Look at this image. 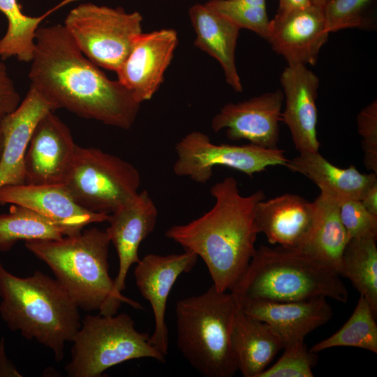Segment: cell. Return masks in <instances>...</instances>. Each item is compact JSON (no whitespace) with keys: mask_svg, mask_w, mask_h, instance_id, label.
<instances>
[{"mask_svg":"<svg viewBox=\"0 0 377 377\" xmlns=\"http://www.w3.org/2000/svg\"><path fill=\"white\" fill-rule=\"evenodd\" d=\"M285 101L281 121L290 132L300 153L318 151L316 99L319 77L306 66L288 64L280 77Z\"/></svg>","mask_w":377,"mask_h":377,"instance_id":"e0dca14e","label":"cell"},{"mask_svg":"<svg viewBox=\"0 0 377 377\" xmlns=\"http://www.w3.org/2000/svg\"><path fill=\"white\" fill-rule=\"evenodd\" d=\"M198 258L196 254L188 251L165 256L149 253L140 260L134 270L136 286L149 302L154 314V330L150 341L165 356L169 346L165 322L168 298L178 277L191 270Z\"/></svg>","mask_w":377,"mask_h":377,"instance_id":"5bb4252c","label":"cell"},{"mask_svg":"<svg viewBox=\"0 0 377 377\" xmlns=\"http://www.w3.org/2000/svg\"><path fill=\"white\" fill-rule=\"evenodd\" d=\"M322 8L315 5L284 13H276L269 20L267 41L288 64L313 66L327 41Z\"/></svg>","mask_w":377,"mask_h":377,"instance_id":"9a60e30c","label":"cell"},{"mask_svg":"<svg viewBox=\"0 0 377 377\" xmlns=\"http://www.w3.org/2000/svg\"><path fill=\"white\" fill-rule=\"evenodd\" d=\"M64 184L82 207L110 214L137 195L140 175L131 163L117 156L77 145Z\"/></svg>","mask_w":377,"mask_h":377,"instance_id":"ba28073f","label":"cell"},{"mask_svg":"<svg viewBox=\"0 0 377 377\" xmlns=\"http://www.w3.org/2000/svg\"><path fill=\"white\" fill-rule=\"evenodd\" d=\"M238 304L246 314L267 323L283 348L304 341L309 333L332 316V307L325 297L285 302L249 300Z\"/></svg>","mask_w":377,"mask_h":377,"instance_id":"d6986e66","label":"cell"},{"mask_svg":"<svg viewBox=\"0 0 377 377\" xmlns=\"http://www.w3.org/2000/svg\"><path fill=\"white\" fill-rule=\"evenodd\" d=\"M178 44L172 29L142 33L116 71L117 80L140 103L150 100L164 80Z\"/></svg>","mask_w":377,"mask_h":377,"instance_id":"4fadbf2b","label":"cell"},{"mask_svg":"<svg viewBox=\"0 0 377 377\" xmlns=\"http://www.w3.org/2000/svg\"><path fill=\"white\" fill-rule=\"evenodd\" d=\"M210 194L215 202L208 212L165 235L202 258L219 291L232 292L256 252V209L265 195L262 190L242 195L232 177L213 185Z\"/></svg>","mask_w":377,"mask_h":377,"instance_id":"7a4b0ae2","label":"cell"},{"mask_svg":"<svg viewBox=\"0 0 377 377\" xmlns=\"http://www.w3.org/2000/svg\"><path fill=\"white\" fill-rule=\"evenodd\" d=\"M142 22L139 12L86 3L68 13L64 26L89 59L116 72L142 33Z\"/></svg>","mask_w":377,"mask_h":377,"instance_id":"9c48e42d","label":"cell"},{"mask_svg":"<svg viewBox=\"0 0 377 377\" xmlns=\"http://www.w3.org/2000/svg\"><path fill=\"white\" fill-rule=\"evenodd\" d=\"M20 205L64 228L68 236L94 223L108 221L109 214L90 212L80 206L64 184L6 185L0 188V205Z\"/></svg>","mask_w":377,"mask_h":377,"instance_id":"2e32d148","label":"cell"},{"mask_svg":"<svg viewBox=\"0 0 377 377\" xmlns=\"http://www.w3.org/2000/svg\"><path fill=\"white\" fill-rule=\"evenodd\" d=\"M359 134L362 138L365 167L377 173V101H373L365 106L357 116Z\"/></svg>","mask_w":377,"mask_h":377,"instance_id":"836d02e7","label":"cell"},{"mask_svg":"<svg viewBox=\"0 0 377 377\" xmlns=\"http://www.w3.org/2000/svg\"><path fill=\"white\" fill-rule=\"evenodd\" d=\"M1 376H22L21 374L6 355L3 337L0 340V377Z\"/></svg>","mask_w":377,"mask_h":377,"instance_id":"d590c367","label":"cell"},{"mask_svg":"<svg viewBox=\"0 0 377 377\" xmlns=\"http://www.w3.org/2000/svg\"><path fill=\"white\" fill-rule=\"evenodd\" d=\"M376 316L362 296L348 320L335 333L316 344L310 351L318 353L335 347H355L377 353Z\"/></svg>","mask_w":377,"mask_h":377,"instance_id":"f1b7e54d","label":"cell"},{"mask_svg":"<svg viewBox=\"0 0 377 377\" xmlns=\"http://www.w3.org/2000/svg\"><path fill=\"white\" fill-rule=\"evenodd\" d=\"M56 107L30 87L17 108L0 122L3 136L0 158V188L25 183L24 156L38 121Z\"/></svg>","mask_w":377,"mask_h":377,"instance_id":"ffe728a7","label":"cell"},{"mask_svg":"<svg viewBox=\"0 0 377 377\" xmlns=\"http://www.w3.org/2000/svg\"><path fill=\"white\" fill-rule=\"evenodd\" d=\"M314 202L317 207L316 221L300 250L339 275L342 256L348 242L339 217V202L322 193Z\"/></svg>","mask_w":377,"mask_h":377,"instance_id":"d4e9b609","label":"cell"},{"mask_svg":"<svg viewBox=\"0 0 377 377\" xmlns=\"http://www.w3.org/2000/svg\"><path fill=\"white\" fill-rule=\"evenodd\" d=\"M313 4L312 0H279L277 13H284L302 9Z\"/></svg>","mask_w":377,"mask_h":377,"instance_id":"74e56055","label":"cell"},{"mask_svg":"<svg viewBox=\"0 0 377 377\" xmlns=\"http://www.w3.org/2000/svg\"><path fill=\"white\" fill-rule=\"evenodd\" d=\"M339 214L348 241L377 237V217L371 214L360 200L347 199L339 202Z\"/></svg>","mask_w":377,"mask_h":377,"instance_id":"d6a6232c","label":"cell"},{"mask_svg":"<svg viewBox=\"0 0 377 377\" xmlns=\"http://www.w3.org/2000/svg\"><path fill=\"white\" fill-rule=\"evenodd\" d=\"M249 300L295 302L325 297L346 303L348 290L340 276L299 249L261 245L231 292Z\"/></svg>","mask_w":377,"mask_h":377,"instance_id":"5b68a950","label":"cell"},{"mask_svg":"<svg viewBox=\"0 0 377 377\" xmlns=\"http://www.w3.org/2000/svg\"><path fill=\"white\" fill-rule=\"evenodd\" d=\"M339 275L351 282L377 316L376 238L348 241L342 256Z\"/></svg>","mask_w":377,"mask_h":377,"instance_id":"484cf974","label":"cell"},{"mask_svg":"<svg viewBox=\"0 0 377 377\" xmlns=\"http://www.w3.org/2000/svg\"><path fill=\"white\" fill-rule=\"evenodd\" d=\"M3 136L1 126L0 124V158L2 154V151H3Z\"/></svg>","mask_w":377,"mask_h":377,"instance_id":"ab89813d","label":"cell"},{"mask_svg":"<svg viewBox=\"0 0 377 377\" xmlns=\"http://www.w3.org/2000/svg\"><path fill=\"white\" fill-rule=\"evenodd\" d=\"M67 231L27 207L11 205L0 214V251H9L18 241L54 240L68 236Z\"/></svg>","mask_w":377,"mask_h":377,"instance_id":"83f0119b","label":"cell"},{"mask_svg":"<svg viewBox=\"0 0 377 377\" xmlns=\"http://www.w3.org/2000/svg\"><path fill=\"white\" fill-rule=\"evenodd\" d=\"M110 241L97 228L54 240L25 242V247L43 261L68 292L79 309L115 315L122 303L133 308L142 306L117 293L109 274Z\"/></svg>","mask_w":377,"mask_h":377,"instance_id":"3957f363","label":"cell"},{"mask_svg":"<svg viewBox=\"0 0 377 377\" xmlns=\"http://www.w3.org/2000/svg\"><path fill=\"white\" fill-rule=\"evenodd\" d=\"M282 90L266 92L238 103L225 105L214 115L211 128L226 129L231 140H246L265 148H276L283 103Z\"/></svg>","mask_w":377,"mask_h":377,"instance_id":"7c38bea8","label":"cell"},{"mask_svg":"<svg viewBox=\"0 0 377 377\" xmlns=\"http://www.w3.org/2000/svg\"><path fill=\"white\" fill-rule=\"evenodd\" d=\"M30 62V87L57 109L122 129L133 125L140 103L82 52L64 24L38 29Z\"/></svg>","mask_w":377,"mask_h":377,"instance_id":"6da1fadb","label":"cell"},{"mask_svg":"<svg viewBox=\"0 0 377 377\" xmlns=\"http://www.w3.org/2000/svg\"><path fill=\"white\" fill-rule=\"evenodd\" d=\"M205 4L240 29H249L267 40L270 20L266 5L242 3L235 0H209Z\"/></svg>","mask_w":377,"mask_h":377,"instance_id":"4dcf8cb0","label":"cell"},{"mask_svg":"<svg viewBox=\"0 0 377 377\" xmlns=\"http://www.w3.org/2000/svg\"><path fill=\"white\" fill-rule=\"evenodd\" d=\"M327 0H312L313 4L323 8Z\"/></svg>","mask_w":377,"mask_h":377,"instance_id":"f35d334b","label":"cell"},{"mask_svg":"<svg viewBox=\"0 0 377 377\" xmlns=\"http://www.w3.org/2000/svg\"><path fill=\"white\" fill-rule=\"evenodd\" d=\"M158 209L147 191L136 195L109 214L105 232L119 258V270L114 279V288L121 294L125 289L128 272L140 261L138 249L154 230Z\"/></svg>","mask_w":377,"mask_h":377,"instance_id":"ac0fdd59","label":"cell"},{"mask_svg":"<svg viewBox=\"0 0 377 377\" xmlns=\"http://www.w3.org/2000/svg\"><path fill=\"white\" fill-rule=\"evenodd\" d=\"M239 304L214 285L176 303L177 345L184 359L206 377H231L238 371L231 336Z\"/></svg>","mask_w":377,"mask_h":377,"instance_id":"8992f818","label":"cell"},{"mask_svg":"<svg viewBox=\"0 0 377 377\" xmlns=\"http://www.w3.org/2000/svg\"><path fill=\"white\" fill-rule=\"evenodd\" d=\"M0 315L8 328L50 348L57 361L81 326L79 307L57 279L36 271L18 277L0 261Z\"/></svg>","mask_w":377,"mask_h":377,"instance_id":"277c9868","label":"cell"},{"mask_svg":"<svg viewBox=\"0 0 377 377\" xmlns=\"http://www.w3.org/2000/svg\"><path fill=\"white\" fill-rule=\"evenodd\" d=\"M278 361L267 367L258 377H313L317 363V353L310 351L304 341L283 348Z\"/></svg>","mask_w":377,"mask_h":377,"instance_id":"1f68e13d","label":"cell"},{"mask_svg":"<svg viewBox=\"0 0 377 377\" xmlns=\"http://www.w3.org/2000/svg\"><path fill=\"white\" fill-rule=\"evenodd\" d=\"M72 342L71 360L66 366L70 377H101L109 368L134 359L165 362L150 336L138 332L126 313L86 316Z\"/></svg>","mask_w":377,"mask_h":377,"instance_id":"52a82bcc","label":"cell"},{"mask_svg":"<svg viewBox=\"0 0 377 377\" xmlns=\"http://www.w3.org/2000/svg\"><path fill=\"white\" fill-rule=\"evenodd\" d=\"M77 146L66 124L54 111L46 113L36 125L27 148L25 183L64 184Z\"/></svg>","mask_w":377,"mask_h":377,"instance_id":"8fae6325","label":"cell"},{"mask_svg":"<svg viewBox=\"0 0 377 377\" xmlns=\"http://www.w3.org/2000/svg\"><path fill=\"white\" fill-rule=\"evenodd\" d=\"M238 371L244 377H258L283 348L279 336L265 322L236 312L231 336Z\"/></svg>","mask_w":377,"mask_h":377,"instance_id":"603a6c76","label":"cell"},{"mask_svg":"<svg viewBox=\"0 0 377 377\" xmlns=\"http://www.w3.org/2000/svg\"><path fill=\"white\" fill-rule=\"evenodd\" d=\"M286 167L304 175L319 187L320 193L339 202L360 200L367 189L377 182L376 173H361L354 165L339 168L319 151L300 153L293 159H288Z\"/></svg>","mask_w":377,"mask_h":377,"instance_id":"cb8c5ba5","label":"cell"},{"mask_svg":"<svg viewBox=\"0 0 377 377\" xmlns=\"http://www.w3.org/2000/svg\"><path fill=\"white\" fill-rule=\"evenodd\" d=\"M177 158L173 165L177 176L206 184L215 166H224L252 177L269 166H286L284 151L251 143L243 145L213 143L209 136L198 131L188 133L175 147Z\"/></svg>","mask_w":377,"mask_h":377,"instance_id":"30bf717a","label":"cell"},{"mask_svg":"<svg viewBox=\"0 0 377 377\" xmlns=\"http://www.w3.org/2000/svg\"><path fill=\"white\" fill-rule=\"evenodd\" d=\"M188 15L196 37L194 45L221 65L226 82L235 92L243 90L235 62L240 29L205 3L192 6Z\"/></svg>","mask_w":377,"mask_h":377,"instance_id":"7402d4cb","label":"cell"},{"mask_svg":"<svg viewBox=\"0 0 377 377\" xmlns=\"http://www.w3.org/2000/svg\"><path fill=\"white\" fill-rule=\"evenodd\" d=\"M317 207L291 193L260 201L256 222L272 244L300 250L308 240L316 221Z\"/></svg>","mask_w":377,"mask_h":377,"instance_id":"44dd1931","label":"cell"},{"mask_svg":"<svg viewBox=\"0 0 377 377\" xmlns=\"http://www.w3.org/2000/svg\"><path fill=\"white\" fill-rule=\"evenodd\" d=\"M360 200L371 214L377 217V182L367 189Z\"/></svg>","mask_w":377,"mask_h":377,"instance_id":"8d00e7d4","label":"cell"},{"mask_svg":"<svg viewBox=\"0 0 377 377\" xmlns=\"http://www.w3.org/2000/svg\"><path fill=\"white\" fill-rule=\"evenodd\" d=\"M20 96L0 58V122L20 105Z\"/></svg>","mask_w":377,"mask_h":377,"instance_id":"e575fe53","label":"cell"},{"mask_svg":"<svg viewBox=\"0 0 377 377\" xmlns=\"http://www.w3.org/2000/svg\"><path fill=\"white\" fill-rule=\"evenodd\" d=\"M76 0H64L38 17L24 15L17 0H0V11L8 21V28L0 38V58L15 57L19 61L30 62L35 50V39L38 25L52 12Z\"/></svg>","mask_w":377,"mask_h":377,"instance_id":"4316f807","label":"cell"},{"mask_svg":"<svg viewBox=\"0 0 377 377\" xmlns=\"http://www.w3.org/2000/svg\"><path fill=\"white\" fill-rule=\"evenodd\" d=\"M377 0H327L322 10L329 33L376 29Z\"/></svg>","mask_w":377,"mask_h":377,"instance_id":"f546056e","label":"cell"}]
</instances>
